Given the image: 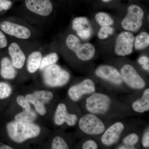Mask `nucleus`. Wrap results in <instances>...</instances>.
Segmentation results:
<instances>
[{
  "instance_id": "f257e3e1",
  "label": "nucleus",
  "mask_w": 149,
  "mask_h": 149,
  "mask_svg": "<svg viewBox=\"0 0 149 149\" xmlns=\"http://www.w3.org/2000/svg\"><path fill=\"white\" fill-rule=\"evenodd\" d=\"M0 29L6 36L19 40L38 41L42 35L40 27L32 25L17 16L0 21Z\"/></svg>"
},
{
  "instance_id": "f03ea898",
  "label": "nucleus",
  "mask_w": 149,
  "mask_h": 149,
  "mask_svg": "<svg viewBox=\"0 0 149 149\" xmlns=\"http://www.w3.org/2000/svg\"><path fill=\"white\" fill-rule=\"evenodd\" d=\"M53 11L50 0H24V8L15 14L32 25L40 27L47 24Z\"/></svg>"
},
{
  "instance_id": "7ed1b4c3",
  "label": "nucleus",
  "mask_w": 149,
  "mask_h": 149,
  "mask_svg": "<svg viewBox=\"0 0 149 149\" xmlns=\"http://www.w3.org/2000/svg\"><path fill=\"white\" fill-rule=\"evenodd\" d=\"M8 53L14 67L21 70L26 64L27 56L34 49L39 47L41 44L38 41L17 40L9 37Z\"/></svg>"
},
{
  "instance_id": "20e7f679",
  "label": "nucleus",
  "mask_w": 149,
  "mask_h": 149,
  "mask_svg": "<svg viewBox=\"0 0 149 149\" xmlns=\"http://www.w3.org/2000/svg\"><path fill=\"white\" fill-rule=\"evenodd\" d=\"M6 129L10 139L17 144L22 143L29 139L37 138L41 132L40 126L34 122L15 120L8 123Z\"/></svg>"
},
{
  "instance_id": "39448f33",
  "label": "nucleus",
  "mask_w": 149,
  "mask_h": 149,
  "mask_svg": "<svg viewBox=\"0 0 149 149\" xmlns=\"http://www.w3.org/2000/svg\"><path fill=\"white\" fill-rule=\"evenodd\" d=\"M41 72L43 82L50 88L64 86L68 83L70 78L69 72L56 64L48 67Z\"/></svg>"
},
{
  "instance_id": "423d86ee",
  "label": "nucleus",
  "mask_w": 149,
  "mask_h": 149,
  "mask_svg": "<svg viewBox=\"0 0 149 149\" xmlns=\"http://www.w3.org/2000/svg\"><path fill=\"white\" fill-rule=\"evenodd\" d=\"M65 44L67 48L74 53L77 58L83 61L91 60L95 53V49L92 44H81L78 37L74 34L68 35Z\"/></svg>"
},
{
  "instance_id": "0eeeda50",
  "label": "nucleus",
  "mask_w": 149,
  "mask_h": 149,
  "mask_svg": "<svg viewBox=\"0 0 149 149\" xmlns=\"http://www.w3.org/2000/svg\"><path fill=\"white\" fill-rule=\"evenodd\" d=\"M86 108L90 113L95 115L106 113L111 103L108 96L102 93H93L86 99Z\"/></svg>"
},
{
  "instance_id": "6e6552de",
  "label": "nucleus",
  "mask_w": 149,
  "mask_h": 149,
  "mask_svg": "<svg viewBox=\"0 0 149 149\" xmlns=\"http://www.w3.org/2000/svg\"><path fill=\"white\" fill-rule=\"evenodd\" d=\"M144 13L139 6L131 5L128 8L126 16L121 22L123 28L130 32L139 31L143 24Z\"/></svg>"
},
{
  "instance_id": "1a4fd4ad",
  "label": "nucleus",
  "mask_w": 149,
  "mask_h": 149,
  "mask_svg": "<svg viewBox=\"0 0 149 149\" xmlns=\"http://www.w3.org/2000/svg\"><path fill=\"white\" fill-rule=\"evenodd\" d=\"M78 125L83 133L89 135H99L105 130V126L95 115L90 113L83 116L78 122Z\"/></svg>"
},
{
  "instance_id": "9d476101",
  "label": "nucleus",
  "mask_w": 149,
  "mask_h": 149,
  "mask_svg": "<svg viewBox=\"0 0 149 149\" xmlns=\"http://www.w3.org/2000/svg\"><path fill=\"white\" fill-rule=\"evenodd\" d=\"M25 97L29 103L34 106L39 114L44 116L47 113L45 105L53 99L54 94L51 91L40 90L27 94Z\"/></svg>"
},
{
  "instance_id": "9b49d317",
  "label": "nucleus",
  "mask_w": 149,
  "mask_h": 149,
  "mask_svg": "<svg viewBox=\"0 0 149 149\" xmlns=\"http://www.w3.org/2000/svg\"><path fill=\"white\" fill-rule=\"evenodd\" d=\"M120 74L123 81L130 88L140 90L146 87L145 80L136 69L130 64H125L120 70Z\"/></svg>"
},
{
  "instance_id": "f8f14e48",
  "label": "nucleus",
  "mask_w": 149,
  "mask_h": 149,
  "mask_svg": "<svg viewBox=\"0 0 149 149\" xmlns=\"http://www.w3.org/2000/svg\"><path fill=\"white\" fill-rule=\"evenodd\" d=\"M135 37L129 32L120 33L117 37L114 51L117 55L125 56L133 52Z\"/></svg>"
},
{
  "instance_id": "ddd939ff",
  "label": "nucleus",
  "mask_w": 149,
  "mask_h": 149,
  "mask_svg": "<svg viewBox=\"0 0 149 149\" xmlns=\"http://www.w3.org/2000/svg\"><path fill=\"white\" fill-rule=\"evenodd\" d=\"M95 91L93 80L86 79L77 85L71 86L68 92V97L72 101L78 102L84 95L91 94Z\"/></svg>"
},
{
  "instance_id": "4468645a",
  "label": "nucleus",
  "mask_w": 149,
  "mask_h": 149,
  "mask_svg": "<svg viewBox=\"0 0 149 149\" xmlns=\"http://www.w3.org/2000/svg\"><path fill=\"white\" fill-rule=\"evenodd\" d=\"M77 116L69 113L65 104H58L54 115V122L56 125L60 126L66 123L70 126H73L77 123Z\"/></svg>"
},
{
  "instance_id": "2eb2a0df",
  "label": "nucleus",
  "mask_w": 149,
  "mask_h": 149,
  "mask_svg": "<svg viewBox=\"0 0 149 149\" xmlns=\"http://www.w3.org/2000/svg\"><path fill=\"white\" fill-rule=\"evenodd\" d=\"M95 73L98 77L116 85H120L123 82L120 72L111 65H100L96 69Z\"/></svg>"
},
{
  "instance_id": "dca6fc26",
  "label": "nucleus",
  "mask_w": 149,
  "mask_h": 149,
  "mask_svg": "<svg viewBox=\"0 0 149 149\" xmlns=\"http://www.w3.org/2000/svg\"><path fill=\"white\" fill-rule=\"evenodd\" d=\"M124 125L121 122H118L110 126L104 132L101 141L102 143L110 146L117 143L124 130Z\"/></svg>"
},
{
  "instance_id": "f3484780",
  "label": "nucleus",
  "mask_w": 149,
  "mask_h": 149,
  "mask_svg": "<svg viewBox=\"0 0 149 149\" xmlns=\"http://www.w3.org/2000/svg\"><path fill=\"white\" fill-rule=\"evenodd\" d=\"M41 46L31 51L27 56L26 62L27 71L30 74H35L39 70L43 54Z\"/></svg>"
},
{
  "instance_id": "a211bd4d",
  "label": "nucleus",
  "mask_w": 149,
  "mask_h": 149,
  "mask_svg": "<svg viewBox=\"0 0 149 149\" xmlns=\"http://www.w3.org/2000/svg\"><path fill=\"white\" fill-rule=\"evenodd\" d=\"M17 70L14 67L9 56L3 57L0 61V75L5 80L15 79L18 74Z\"/></svg>"
},
{
  "instance_id": "6ab92c4d",
  "label": "nucleus",
  "mask_w": 149,
  "mask_h": 149,
  "mask_svg": "<svg viewBox=\"0 0 149 149\" xmlns=\"http://www.w3.org/2000/svg\"><path fill=\"white\" fill-rule=\"evenodd\" d=\"M132 107L136 112L143 113L149 110V89L147 88L143 93L141 98L133 103Z\"/></svg>"
},
{
  "instance_id": "aec40b11",
  "label": "nucleus",
  "mask_w": 149,
  "mask_h": 149,
  "mask_svg": "<svg viewBox=\"0 0 149 149\" xmlns=\"http://www.w3.org/2000/svg\"><path fill=\"white\" fill-rule=\"evenodd\" d=\"M59 59L58 54L55 52H52L43 56L39 70L42 71L48 67L56 64Z\"/></svg>"
},
{
  "instance_id": "412c9836",
  "label": "nucleus",
  "mask_w": 149,
  "mask_h": 149,
  "mask_svg": "<svg viewBox=\"0 0 149 149\" xmlns=\"http://www.w3.org/2000/svg\"><path fill=\"white\" fill-rule=\"evenodd\" d=\"M37 117L36 113L33 110H24L18 113L15 115V120L23 122L32 123L37 119Z\"/></svg>"
},
{
  "instance_id": "4be33fe9",
  "label": "nucleus",
  "mask_w": 149,
  "mask_h": 149,
  "mask_svg": "<svg viewBox=\"0 0 149 149\" xmlns=\"http://www.w3.org/2000/svg\"><path fill=\"white\" fill-rule=\"evenodd\" d=\"M91 27L90 21L87 17H79L72 20V28L76 32Z\"/></svg>"
},
{
  "instance_id": "5701e85b",
  "label": "nucleus",
  "mask_w": 149,
  "mask_h": 149,
  "mask_svg": "<svg viewBox=\"0 0 149 149\" xmlns=\"http://www.w3.org/2000/svg\"><path fill=\"white\" fill-rule=\"evenodd\" d=\"M139 138L137 134L135 133H130L125 137L123 140L124 145L120 146L118 148V149H135V146L139 142Z\"/></svg>"
},
{
  "instance_id": "b1692460",
  "label": "nucleus",
  "mask_w": 149,
  "mask_h": 149,
  "mask_svg": "<svg viewBox=\"0 0 149 149\" xmlns=\"http://www.w3.org/2000/svg\"><path fill=\"white\" fill-rule=\"evenodd\" d=\"M134 45L137 50H142L148 47L149 45V35L146 32H142L134 40Z\"/></svg>"
},
{
  "instance_id": "393cba45",
  "label": "nucleus",
  "mask_w": 149,
  "mask_h": 149,
  "mask_svg": "<svg viewBox=\"0 0 149 149\" xmlns=\"http://www.w3.org/2000/svg\"><path fill=\"white\" fill-rule=\"evenodd\" d=\"M95 19L101 27L111 26L114 24L113 19L109 15L105 13H98L96 15Z\"/></svg>"
},
{
  "instance_id": "a878e982",
  "label": "nucleus",
  "mask_w": 149,
  "mask_h": 149,
  "mask_svg": "<svg viewBox=\"0 0 149 149\" xmlns=\"http://www.w3.org/2000/svg\"><path fill=\"white\" fill-rule=\"evenodd\" d=\"M12 92V88L10 84L6 82H0V100L8 98Z\"/></svg>"
},
{
  "instance_id": "bb28decb",
  "label": "nucleus",
  "mask_w": 149,
  "mask_h": 149,
  "mask_svg": "<svg viewBox=\"0 0 149 149\" xmlns=\"http://www.w3.org/2000/svg\"><path fill=\"white\" fill-rule=\"evenodd\" d=\"M69 147L63 138L60 136H56L51 144L52 149H68Z\"/></svg>"
},
{
  "instance_id": "cd10ccee",
  "label": "nucleus",
  "mask_w": 149,
  "mask_h": 149,
  "mask_svg": "<svg viewBox=\"0 0 149 149\" xmlns=\"http://www.w3.org/2000/svg\"><path fill=\"white\" fill-rule=\"evenodd\" d=\"M114 32V29L111 26L101 27L98 32V37L101 40H105L109 35H112Z\"/></svg>"
},
{
  "instance_id": "c85d7f7f",
  "label": "nucleus",
  "mask_w": 149,
  "mask_h": 149,
  "mask_svg": "<svg viewBox=\"0 0 149 149\" xmlns=\"http://www.w3.org/2000/svg\"><path fill=\"white\" fill-rule=\"evenodd\" d=\"M16 101L19 105L23 109V110H28L32 109L30 104L27 101L25 97L22 95L17 96L16 98Z\"/></svg>"
},
{
  "instance_id": "c756f323",
  "label": "nucleus",
  "mask_w": 149,
  "mask_h": 149,
  "mask_svg": "<svg viewBox=\"0 0 149 149\" xmlns=\"http://www.w3.org/2000/svg\"><path fill=\"white\" fill-rule=\"evenodd\" d=\"M78 37L83 40H87L91 37L92 34V28H89L76 32Z\"/></svg>"
},
{
  "instance_id": "7c9ffc66",
  "label": "nucleus",
  "mask_w": 149,
  "mask_h": 149,
  "mask_svg": "<svg viewBox=\"0 0 149 149\" xmlns=\"http://www.w3.org/2000/svg\"><path fill=\"white\" fill-rule=\"evenodd\" d=\"M12 6V2L10 0H0V12L8 10Z\"/></svg>"
},
{
  "instance_id": "2f4dec72",
  "label": "nucleus",
  "mask_w": 149,
  "mask_h": 149,
  "mask_svg": "<svg viewBox=\"0 0 149 149\" xmlns=\"http://www.w3.org/2000/svg\"><path fill=\"white\" fill-rule=\"evenodd\" d=\"M8 44V38L0 29V49H5L7 47Z\"/></svg>"
},
{
  "instance_id": "473e14b6",
  "label": "nucleus",
  "mask_w": 149,
  "mask_h": 149,
  "mask_svg": "<svg viewBox=\"0 0 149 149\" xmlns=\"http://www.w3.org/2000/svg\"><path fill=\"white\" fill-rule=\"evenodd\" d=\"M98 146L95 141L92 140H89L85 141L82 145L83 149H97Z\"/></svg>"
},
{
  "instance_id": "72a5a7b5",
  "label": "nucleus",
  "mask_w": 149,
  "mask_h": 149,
  "mask_svg": "<svg viewBox=\"0 0 149 149\" xmlns=\"http://www.w3.org/2000/svg\"><path fill=\"white\" fill-rule=\"evenodd\" d=\"M142 144L144 148H149V129L145 132L143 139H142Z\"/></svg>"
},
{
  "instance_id": "f704fd0d",
  "label": "nucleus",
  "mask_w": 149,
  "mask_h": 149,
  "mask_svg": "<svg viewBox=\"0 0 149 149\" xmlns=\"http://www.w3.org/2000/svg\"><path fill=\"white\" fill-rule=\"evenodd\" d=\"M138 62L140 65H143L146 63H149V58L146 56H142L140 57L138 59Z\"/></svg>"
},
{
  "instance_id": "c9c22d12",
  "label": "nucleus",
  "mask_w": 149,
  "mask_h": 149,
  "mask_svg": "<svg viewBox=\"0 0 149 149\" xmlns=\"http://www.w3.org/2000/svg\"><path fill=\"white\" fill-rule=\"evenodd\" d=\"M13 148L7 145L3 144L0 146V149H13Z\"/></svg>"
},
{
  "instance_id": "e433bc0d",
  "label": "nucleus",
  "mask_w": 149,
  "mask_h": 149,
  "mask_svg": "<svg viewBox=\"0 0 149 149\" xmlns=\"http://www.w3.org/2000/svg\"><path fill=\"white\" fill-rule=\"evenodd\" d=\"M142 67L145 70L147 71H149V63H146V64H144L143 65H142Z\"/></svg>"
},
{
  "instance_id": "4c0bfd02",
  "label": "nucleus",
  "mask_w": 149,
  "mask_h": 149,
  "mask_svg": "<svg viewBox=\"0 0 149 149\" xmlns=\"http://www.w3.org/2000/svg\"><path fill=\"white\" fill-rule=\"evenodd\" d=\"M103 2L105 3H108L109 2L111 1H112V0H102Z\"/></svg>"
}]
</instances>
